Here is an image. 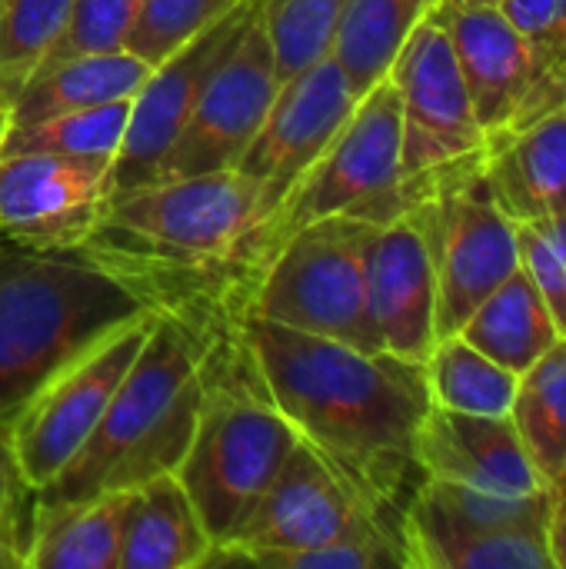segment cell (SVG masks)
<instances>
[{
  "label": "cell",
  "instance_id": "cell-1",
  "mask_svg": "<svg viewBox=\"0 0 566 569\" xmlns=\"http://www.w3.org/2000/svg\"><path fill=\"white\" fill-rule=\"evenodd\" d=\"M270 200L247 173L214 170L113 190L80 253L113 273L150 313L200 343L250 317L267 270Z\"/></svg>",
  "mask_w": 566,
  "mask_h": 569
},
{
  "label": "cell",
  "instance_id": "cell-2",
  "mask_svg": "<svg viewBox=\"0 0 566 569\" xmlns=\"http://www.w3.org/2000/svg\"><path fill=\"white\" fill-rule=\"evenodd\" d=\"M244 327L264 383L297 437L384 523L400 530L404 510L424 480L417 437L434 407L424 363L357 350L254 313Z\"/></svg>",
  "mask_w": 566,
  "mask_h": 569
},
{
  "label": "cell",
  "instance_id": "cell-3",
  "mask_svg": "<svg viewBox=\"0 0 566 569\" xmlns=\"http://www.w3.org/2000/svg\"><path fill=\"white\" fill-rule=\"evenodd\" d=\"M203 347L180 323L157 317L133 367L77 457L37 490V503H73L177 473L200 413Z\"/></svg>",
  "mask_w": 566,
  "mask_h": 569
},
{
  "label": "cell",
  "instance_id": "cell-4",
  "mask_svg": "<svg viewBox=\"0 0 566 569\" xmlns=\"http://www.w3.org/2000/svg\"><path fill=\"white\" fill-rule=\"evenodd\" d=\"M150 310L80 250L0 240V427L70 360Z\"/></svg>",
  "mask_w": 566,
  "mask_h": 569
},
{
  "label": "cell",
  "instance_id": "cell-5",
  "mask_svg": "<svg viewBox=\"0 0 566 569\" xmlns=\"http://www.w3.org/2000/svg\"><path fill=\"white\" fill-rule=\"evenodd\" d=\"M200 347V413L177 480L214 543H224L267 493L300 437L264 383L247 327Z\"/></svg>",
  "mask_w": 566,
  "mask_h": 569
},
{
  "label": "cell",
  "instance_id": "cell-6",
  "mask_svg": "<svg viewBox=\"0 0 566 569\" xmlns=\"http://www.w3.org/2000/svg\"><path fill=\"white\" fill-rule=\"evenodd\" d=\"M414 210L404 180V123L400 97L390 77L374 83L317 157V163L290 187L264 223L267 263L280 243L300 227L327 217H354L390 223Z\"/></svg>",
  "mask_w": 566,
  "mask_h": 569
},
{
  "label": "cell",
  "instance_id": "cell-7",
  "mask_svg": "<svg viewBox=\"0 0 566 569\" xmlns=\"http://www.w3.org/2000/svg\"><path fill=\"white\" fill-rule=\"evenodd\" d=\"M374 230L377 223L367 220L327 217L290 233L270 257L250 313L377 353L364 290V260Z\"/></svg>",
  "mask_w": 566,
  "mask_h": 569
},
{
  "label": "cell",
  "instance_id": "cell-8",
  "mask_svg": "<svg viewBox=\"0 0 566 569\" xmlns=\"http://www.w3.org/2000/svg\"><path fill=\"white\" fill-rule=\"evenodd\" d=\"M484 160L437 177L414 207L437 277V340L460 333L467 317L520 270L517 223L490 200Z\"/></svg>",
  "mask_w": 566,
  "mask_h": 569
},
{
  "label": "cell",
  "instance_id": "cell-9",
  "mask_svg": "<svg viewBox=\"0 0 566 569\" xmlns=\"http://www.w3.org/2000/svg\"><path fill=\"white\" fill-rule=\"evenodd\" d=\"M387 77L400 97L404 180L417 207L437 177L484 160L487 133L477 123L450 40L430 13L414 27Z\"/></svg>",
  "mask_w": 566,
  "mask_h": 569
},
{
  "label": "cell",
  "instance_id": "cell-10",
  "mask_svg": "<svg viewBox=\"0 0 566 569\" xmlns=\"http://www.w3.org/2000/svg\"><path fill=\"white\" fill-rule=\"evenodd\" d=\"M150 327L153 313L113 330L47 380L10 420L13 450L33 490L50 483L87 443L147 343Z\"/></svg>",
  "mask_w": 566,
  "mask_h": 569
},
{
  "label": "cell",
  "instance_id": "cell-11",
  "mask_svg": "<svg viewBox=\"0 0 566 569\" xmlns=\"http://www.w3.org/2000/svg\"><path fill=\"white\" fill-rule=\"evenodd\" d=\"M347 537H394L404 543L400 530L384 523L354 493V487L310 443L300 440L240 527L224 543H214L203 569L230 553L314 550Z\"/></svg>",
  "mask_w": 566,
  "mask_h": 569
},
{
  "label": "cell",
  "instance_id": "cell-12",
  "mask_svg": "<svg viewBox=\"0 0 566 569\" xmlns=\"http://www.w3.org/2000/svg\"><path fill=\"white\" fill-rule=\"evenodd\" d=\"M280 90L270 37L260 23V0L237 43L210 73L200 100L177 137L160 180L234 170L267 120Z\"/></svg>",
  "mask_w": 566,
  "mask_h": 569
},
{
  "label": "cell",
  "instance_id": "cell-13",
  "mask_svg": "<svg viewBox=\"0 0 566 569\" xmlns=\"http://www.w3.org/2000/svg\"><path fill=\"white\" fill-rule=\"evenodd\" d=\"M113 197L110 157L0 153V240L80 250Z\"/></svg>",
  "mask_w": 566,
  "mask_h": 569
},
{
  "label": "cell",
  "instance_id": "cell-14",
  "mask_svg": "<svg viewBox=\"0 0 566 569\" xmlns=\"http://www.w3.org/2000/svg\"><path fill=\"white\" fill-rule=\"evenodd\" d=\"M430 17L450 40L477 123L484 127L487 140L514 133L554 113L544 97L534 53L520 30L507 20L500 3L437 0Z\"/></svg>",
  "mask_w": 566,
  "mask_h": 569
},
{
  "label": "cell",
  "instance_id": "cell-15",
  "mask_svg": "<svg viewBox=\"0 0 566 569\" xmlns=\"http://www.w3.org/2000/svg\"><path fill=\"white\" fill-rule=\"evenodd\" d=\"M254 10L257 0L237 3L230 13H224L197 37H190L180 50L153 63L150 77L130 100L127 137L113 160V190L160 180V170L190 120L200 90L207 87L210 73L220 67L227 50L237 43Z\"/></svg>",
  "mask_w": 566,
  "mask_h": 569
},
{
  "label": "cell",
  "instance_id": "cell-16",
  "mask_svg": "<svg viewBox=\"0 0 566 569\" xmlns=\"http://www.w3.org/2000/svg\"><path fill=\"white\" fill-rule=\"evenodd\" d=\"M357 100L360 97L354 93L347 73L327 53L314 67L280 83L277 100L237 170L260 183L270 207L277 210L290 187L317 163V157L347 123Z\"/></svg>",
  "mask_w": 566,
  "mask_h": 569
},
{
  "label": "cell",
  "instance_id": "cell-17",
  "mask_svg": "<svg viewBox=\"0 0 566 569\" xmlns=\"http://www.w3.org/2000/svg\"><path fill=\"white\" fill-rule=\"evenodd\" d=\"M367 320L384 353L424 363L437 343V277L420 217L380 223L364 260Z\"/></svg>",
  "mask_w": 566,
  "mask_h": 569
},
{
  "label": "cell",
  "instance_id": "cell-18",
  "mask_svg": "<svg viewBox=\"0 0 566 569\" xmlns=\"http://www.w3.org/2000/svg\"><path fill=\"white\" fill-rule=\"evenodd\" d=\"M417 463L424 477L487 493L537 497L547 490L510 417H474L430 407L417 437Z\"/></svg>",
  "mask_w": 566,
  "mask_h": 569
},
{
  "label": "cell",
  "instance_id": "cell-19",
  "mask_svg": "<svg viewBox=\"0 0 566 569\" xmlns=\"http://www.w3.org/2000/svg\"><path fill=\"white\" fill-rule=\"evenodd\" d=\"M400 537L410 569H554L547 520L520 527H467L420 493L410 497Z\"/></svg>",
  "mask_w": 566,
  "mask_h": 569
},
{
  "label": "cell",
  "instance_id": "cell-20",
  "mask_svg": "<svg viewBox=\"0 0 566 569\" xmlns=\"http://www.w3.org/2000/svg\"><path fill=\"white\" fill-rule=\"evenodd\" d=\"M480 173L490 200L517 227L566 213V107L490 137Z\"/></svg>",
  "mask_w": 566,
  "mask_h": 569
},
{
  "label": "cell",
  "instance_id": "cell-21",
  "mask_svg": "<svg viewBox=\"0 0 566 569\" xmlns=\"http://www.w3.org/2000/svg\"><path fill=\"white\" fill-rule=\"evenodd\" d=\"M210 550L214 537L177 473L130 490L117 569H203Z\"/></svg>",
  "mask_w": 566,
  "mask_h": 569
},
{
  "label": "cell",
  "instance_id": "cell-22",
  "mask_svg": "<svg viewBox=\"0 0 566 569\" xmlns=\"http://www.w3.org/2000/svg\"><path fill=\"white\" fill-rule=\"evenodd\" d=\"M153 63L133 50L70 57L37 70L7 107V127H30L57 113L87 110L113 100H133ZM3 127V130H7Z\"/></svg>",
  "mask_w": 566,
  "mask_h": 569
},
{
  "label": "cell",
  "instance_id": "cell-23",
  "mask_svg": "<svg viewBox=\"0 0 566 569\" xmlns=\"http://www.w3.org/2000/svg\"><path fill=\"white\" fill-rule=\"evenodd\" d=\"M130 490L73 503H37L27 569H117Z\"/></svg>",
  "mask_w": 566,
  "mask_h": 569
},
{
  "label": "cell",
  "instance_id": "cell-24",
  "mask_svg": "<svg viewBox=\"0 0 566 569\" xmlns=\"http://www.w3.org/2000/svg\"><path fill=\"white\" fill-rule=\"evenodd\" d=\"M460 337L480 353L507 367L510 373H527L557 340V327L530 280L520 267L510 273L460 327Z\"/></svg>",
  "mask_w": 566,
  "mask_h": 569
},
{
  "label": "cell",
  "instance_id": "cell-25",
  "mask_svg": "<svg viewBox=\"0 0 566 569\" xmlns=\"http://www.w3.org/2000/svg\"><path fill=\"white\" fill-rule=\"evenodd\" d=\"M437 0H350L330 57L347 73L357 97L390 73L400 47Z\"/></svg>",
  "mask_w": 566,
  "mask_h": 569
},
{
  "label": "cell",
  "instance_id": "cell-26",
  "mask_svg": "<svg viewBox=\"0 0 566 569\" xmlns=\"http://www.w3.org/2000/svg\"><path fill=\"white\" fill-rule=\"evenodd\" d=\"M510 423L547 487L566 473V340H557L517 380Z\"/></svg>",
  "mask_w": 566,
  "mask_h": 569
},
{
  "label": "cell",
  "instance_id": "cell-27",
  "mask_svg": "<svg viewBox=\"0 0 566 569\" xmlns=\"http://www.w3.org/2000/svg\"><path fill=\"white\" fill-rule=\"evenodd\" d=\"M424 373L434 407L474 417H510L520 377L480 353L460 333L440 337L434 343L430 357L424 360Z\"/></svg>",
  "mask_w": 566,
  "mask_h": 569
},
{
  "label": "cell",
  "instance_id": "cell-28",
  "mask_svg": "<svg viewBox=\"0 0 566 569\" xmlns=\"http://www.w3.org/2000/svg\"><path fill=\"white\" fill-rule=\"evenodd\" d=\"M130 123V100H113L87 110L47 117L30 127H7L0 153H67L117 160Z\"/></svg>",
  "mask_w": 566,
  "mask_h": 569
},
{
  "label": "cell",
  "instance_id": "cell-29",
  "mask_svg": "<svg viewBox=\"0 0 566 569\" xmlns=\"http://www.w3.org/2000/svg\"><path fill=\"white\" fill-rule=\"evenodd\" d=\"M350 0H260V23L270 37L280 83L324 60Z\"/></svg>",
  "mask_w": 566,
  "mask_h": 569
},
{
  "label": "cell",
  "instance_id": "cell-30",
  "mask_svg": "<svg viewBox=\"0 0 566 569\" xmlns=\"http://www.w3.org/2000/svg\"><path fill=\"white\" fill-rule=\"evenodd\" d=\"M73 0H3L0 3V110L23 90L50 43L57 40Z\"/></svg>",
  "mask_w": 566,
  "mask_h": 569
},
{
  "label": "cell",
  "instance_id": "cell-31",
  "mask_svg": "<svg viewBox=\"0 0 566 569\" xmlns=\"http://www.w3.org/2000/svg\"><path fill=\"white\" fill-rule=\"evenodd\" d=\"M140 10H143V0H73L57 40L50 43V50L37 70L53 67L70 57L127 50L130 30H133Z\"/></svg>",
  "mask_w": 566,
  "mask_h": 569
},
{
  "label": "cell",
  "instance_id": "cell-32",
  "mask_svg": "<svg viewBox=\"0 0 566 569\" xmlns=\"http://www.w3.org/2000/svg\"><path fill=\"white\" fill-rule=\"evenodd\" d=\"M237 3L244 0H143L127 50L140 53L147 63H160Z\"/></svg>",
  "mask_w": 566,
  "mask_h": 569
},
{
  "label": "cell",
  "instance_id": "cell-33",
  "mask_svg": "<svg viewBox=\"0 0 566 569\" xmlns=\"http://www.w3.org/2000/svg\"><path fill=\"white\" fill-rule=\"evenodd\" d=\"M500 10L527 40L550 110L566 107V0H500Z\"/></svg>",
  "mask_w": 566,
  "mask_h": 569
},
{
  "label": "cell",
  "instance_id": "cell-34",
  "mask_svg": "<svg viewBox=\"0 0 566 569\" xmlns=\"http://www.w3.org/2000/svg\"><path fill=\"white\" fill-rule=\"evenodd\" d=\"M517 240H520V267L530 273L560 340H566V267L557 257V250L550 247V240L534 227L524 223L517 227Z\"/></svg>",
  "mask_w": 566,
  "mask_h": 569
},
{
  "label": "cell",
  "instance_id": "cell-35",
  "mask_svg": "<svg viewBox=\"0 0 566 569\" xmlns=\"http://www.w3.org/2000/svg\"><path fill=\"white\" fill-rule=\"evenodd\" d=\"M33 513H37V490L20 470L10 427H0V523L17 530L30 543Z\"/></svg>",
  "mask_w": 566,
  "mask_h": 569
},
{
  "label": "cell",
  "instance_id": "cell-36",
  "mask_svg": "<svg viewBox=\"0 0 566 569\" xmlns=\"http://www.w3.org/2000/svg\"><path fill=\"white\" fill-rule=\"evenodd\" d=\"M547 547L554 569H566V473L547 483Z\"/></svg>",
  "mask_w": 566,
  "mask_h": 569
},
{
  "label": "cell",
  "instance_id": "cell-37",
  "mask_svg": "<svg viewBox=\"0 0 566 569\" xmlns=\"http://www.w3.org/2000/svg\"><path fill=\"white\" fill-rule=\"evenodd\" d=\"M27 550L30 543L17 530L0 523V569H27Z\"/></svg>",
  "mask_w": 566,
  "mask_h": 569
},
{
  "label": "cell",
  "instance_id": "cell-38",
  "mask_svg": "<svg viewBox=\"0 0 566 569\" xmlns=\"http://www.w3.org/2000/svg\"><path fill=\"white\" fill-rule=\"evenodd\" d=\"M3 127H7V117H3V110H0V137H3Z\"/></svg>",
  "mask_w": 566,
  "mask_h": 569
},
{
  "label": "cell",
  "instance_id": "cell-39",
  "mask_svg": "<svg viewBox=\"0 0 566 569\" xmlns=\"http://www.w3.org/2000/svg\"><path fill=\"white\" fill-rule=\"evenodd\" d=\"M477 3H500V0H477Z\"/></svg>",
  "mask_w": 566,
  "mask_h": 569
},
{
  "label": "cell",
  "instance_id": "cell-40",
  "mask_svg": "<svg viewBox=\"0 0 566 569\" xmlns=\"http://www.w3.org/2000/svg\"><path fill=\"white\" fill-rule=\"evenodd\" d=\"M0 3H3V0H0Z\"/></svg>",
  "mask_w": 566,
  "mask_h": 569
}]
</instances>
